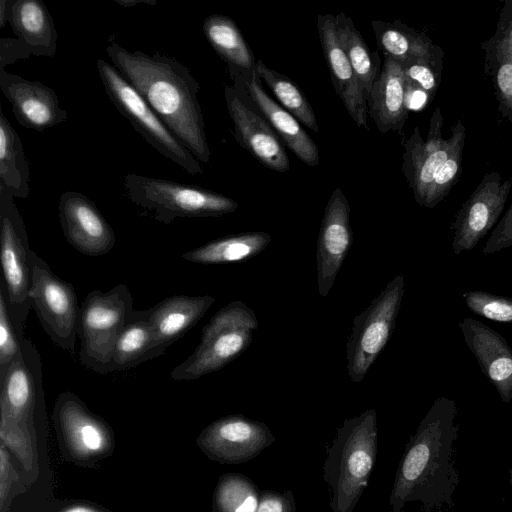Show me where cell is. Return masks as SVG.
I'll use <instances>...</instances> for the list:
<instances>
[{"mask_svg":"<svg viewBox=\"0 0 512 512\" xmlns=\"http://www.w3.org/2000/svg\"><path fill=\"white\" fill-rule=\"evenodd\" d=\"M457 415L453 399L442 396L433 402L406 445L389 497L390 512H403L413 502L424 512H448L454 506Z\"/></svg>","mask_w":512,"mask_h":512,"instance_id":"cell-1","label":"cell"},{"mask_svg":"<svg viewBox=\"0 0 512 512\" xmlns=\"http://www.w3.org/2000/svg\"><path fill=\"white\" fill-rule=\"evenodd\" d=\"M112 65L199 162L211 152L198 100L199 85L188 68L169 56L128 51L112 42L106 47Z\"/></svg>","mask_w":512,"mask_h":512,"instance_id":"cell-2","label":"cell"},{"mask_svg":"<svg viewBox=\"0 0 512 512\" xmlns=\"http://www.w3.org/2000/svg\"><path fill=\"white\" fill-rule=\"evenodd\" d=\"M377 415L368 409L346 419L327 449L323 479L332 512H353L367 487L377 455Z\"/></svg>","mask_w":512,"mask_h":512,"instance_id":"cell-3","label":"cell"},{"mask_svg":"<svg viewBox=\"0 0 512 512\" xmlns=\"http://www.w3.org/2000/svg\"><path fill=\"white\" fill-rule=\"evenodd\" d=\"M258 326L251 308L239 300L230 302L205 325L198 346L171 371V377L196 380L222 369L248 348Z\"/></svg>","mask_w":512,"mask_h":512,"instance_id":"cell-4","label":"cell"},{"mask_svg":"<svg viewBox=\"0 0 512 512\" xmlns=\"http://www.w3.org/2000/svg\"><path fill=\"white\" fill-rule=\"evenodd\" d=\"M123 186L132 203L165 224L176 218L219 217L238 208L236 201L220 193L134 173L124 176Z\"/></svg>","mask_w":512,"mask_h":512,"instance_id":"cell-5","label":"cell"},{"mask_svg":"<svg viewBox=\"0 0 512 512\" xmlns=\"http://www.w3.org/2000/svg\"><path fill=\"white\" fill-rule=\"evenodd\" d=\"M134 309L126 284L87 294L80 307L78 328L79 361L84 367L98 374L110 373L116 341Z\"/></svg>","mask_w":512,"mask_h":512,"instance_id":"cell-6","label":"cell"},{"mask_svg":"<svg viewBox=\"0 0 512 512\" xmlns=\"http://www.w3.org/2000/svg\"><path fill=\"white\" fill-rule=\"evenodd\" d=\"M97 69L108 98L141 137L190 175H202L200 162L125 77L102 59L97 60Z\"/></svg>","mask_w":512,"mask_h":512,"instance_id":"cell-7","label":"cell"},{"mask_svg":"<svg viewBox=\"0 0 512 512\" xmlns=\"http://www.w3.org/2000/svg\"><path fill=\"white\" fill-rule=\"evenodd\" d=\"M442 126L443 117L437 107L431 116L426 140L415 127L404 144L402 171L415 201L426 208H434L439 203L438 188L444 168L459 137L466 132L464 124L458 120L450 137L444 139Z\"/></svg>","mask_w":512,"mask_h":512,"instance_id":"cell-8","label":"cell"},{"mask_svg":"<svg viewBox=\"0 0 512 512\" xmlns=\"http://www.w3.org/2000/svg\"><path fill=\"white\" fill-rule=\"evenodd\" d=\"M28 235L14 196L0 186V259L12 320L24 333L30 299L31 270Z\"/></svg>","mask_w":512,"mask_h":512,"instance_id":"cell-9","label":"cell"},{"mask_svg":"<svg viewBox=\"0 0 512 512\" xmlns=\"http://www.w3.org/2000/svg\"><path fill=\"white\" fill-rule=\"evenodd\" d=\"M404 277L395 276L370 305L355 316L346 345L348 376L361 382L394 330L404 295Z\"/></svg>","mask_w":512,"mask_h":512,"instance_id":"cell-10","label":"cell"},{"mask_svg":"<svg viewBox=\"0 0 512 512\" xmlns=\"http://www.w3.org/2000/svg\"><path fill=\"white\" fill-rule=\"evenodd\" d=\"M30 299L39 322L52 342L74 354L80 307L73 285L56 275L34 252H29Z\"/></svg>","mask_w":512,"mask_h":512,"instance_id":"cell-11","label":"cell"},{"mask_svg":"<svg viewBox=\"0 0 512 512\" xmlns=\"http://www.w3.org/2000/svg\"><path fill=\"white\" fill-rule=\"evenodd\" d=\"M53 421L63 455L78 465L90 466L107 457L114 447L111 427L69 391L59 394Z\"/></svg>","mask_w":512,"mask_h":512,"instance_id":"cell-12","label":"cell"},{"mask_svg":"<svg viewBox=\"0 0 512 512\" xmlns=\"http://www.w3.org/2000/svg\"><path fill=\"white\" fill-rule=\"evenodd\" d=\"M43 409L41 356L33 342L25 338L0 377L1 424L35 429L37 413Z\"/></svg>","mask_w":512,"mask_h":512,"instance_id":"cell-13","label":"cell"},{"mask_svg":"<svg viewBox=\"0 0 512 512\" xmlns=\"http://www.w3.org/2000/svg\"><path fill=\"white\" fill-rule=\"evenodd\" d=\"M276 441L269 427L243 415L215 420L197 437V444L211 460L222 464H241L255 458Z\"/></svg>","mask_w":512,"mask_h":512,"instance_id":"cell-14","label":"cell"},{"mask_svg":"<svg viewBox=\"0 0 512 512\" xmlns=\"http://www.w3.org/2000/svg\"><path fill=\"white\" fill-rule=\"evenodd\" d=\"M512 178L502 181L498 172L487 173L463 203L452 224L453 253L470 251L497 223L504 211Z\"/></svg>","mask_w":512,"mask_h":512,"instance_id":"cell-15","label":"cell"},{"mask_svg":"<svg viewBox=\"0 0 512 512\" xmlns=\"http://www.w3.org/2000/svg\"><path fill=\"white\" fill-rule=\"evenodd\" d=\"M58 215L64 237L78 252L98 257L114 247L116 237L113 228L84 194L64 192L59 199Z\"/></svg>","mask_w":512,"mask_h":512,"instance_id":"cell-16","label":"cell"},{"mask_svg":"<svg viewBox=\"0 0 512 512\" xmlns=\"http://www.w3.org/2000/svg\"><path fill=\"white\" fill-rule=\"evenodd\" d=\"M224 97L239 145L265 167L278 172L289 170L285 147L266 118L251 109L234 87L226 86Z\"/></svg>","mask_w":512,"mask_h":512,"instance_id":"cell-17","label":"cell"},{"mask_svg":"<svg viewBox=\"0 0 512 512\" xmlns=\"http://www.w3.org/2000/svg\"><path fill=\"white\" fill-rule=\"evenodd\" d=\"M350 206L341 188H336L325 207L317 242V283L321 297L330 292L352 244Z\"/></svg>","mask_w":512,"mask_h":512,"instance_id":"cell-18","label":"cell"},{"mask_svg":"<svg viewBox=\"0 0 512 512\" xmlns=\"http://www.w3.org/2000/svg\"><path fill=\"white\" fill-rule=\"evenodd\" d=\"M0 89L24 127L43 132L68 118L55 91L37 80H28L0 69Z\"/></svg>","mask_w":512,"mask_h":512,"instance_id":"cell-19","label":"cell"},{"mask_svg":"<svg viewBox=\"0 0 512 512\" xmlns=\"http://www.w3.org/2000/svg\"><path fill=\"white\" fill-rule=\"evenodd\" d=\"M459 327L478 365L504 403L512 400V350L497 331L474 319L464 318Z\"/></svg>","mask_w":512,"mask_h":512,"instance_id":"cell-20","label":"cell"},{"mask_svg":"<svg viewBox=\"0 0 512 512\" xmlns=\"http://www.w3.org/2000/svg\"><path fill=\"white\" fill-rule=\"evenodd\" d=\"M317 28L337 94L355 124L368 129V106L365 94L339 42L335 15H318Z\"/></svg>","mask_w":512,"mask_h":512,"instance_id":"cell-21","label":"cell"},{"mask_svg":"<svg viewBox=\"0 0 512 512\" xmlns=\"http://www.w3.org/2000/svg\"><path fill=\"white\" fill-rule=\"evenodd\" d=\"M215 300L210 295H174L150 308L153 331L150 360L162 356L170 345L195 326Z\"/></svg>","mask_w":512,"mask_h":512,"instance_id":"cell-22","label":"cell"},{"mask_svg":"<svg viewBox=\"0 0 512 512\" xmlns=\"http://www.w3.org/2000/svg\"><path fill=\"white\" fill-rule=\"evenodd\" d=\"M230 71L237 74L260 113L288 148L305 164L316 166L319 162V150L316 143L301 127L298 120L264 91L256 71Z\"/></svg>","mask_w":512,"mask_h":512,"instance_id":"cell-23","label":"cell"},{"mask_svg":"<svg viewBox=\"0 0 512 512\" xmlns=\"http://www.w3.org/2000/svg\"><path fill=\"white\" fill-rule=\"evenodd\" d=\"M405 83L401 64L385 57L382 70L366 99L368 115L381 133L402 130L408 118Z\"/></svg>","mask_w":512,"mask_h":512,"instance_id":"cell-24","label":"cell"},{"mask_svg":"<svg viewBox=\"0 0 512 512\" xmlns=\"http://www.w3.org/2000/svg\"><path fill=\"white\" fill-rule=\"evenodd\" d=\"M8 23L32 56H54L58 34L49 10L41 0H10Z\"/></svg>","mask_w":512,"mask_h":512,"instance_id":"cell-25","label":"cell"},{"mask_svg":"<svg viewBox=\"0 0 512 512\" xmlns=\"http://www.w3.org/2000/svg\"><path fill=\"white\" fill-rule=\"evenodd\" d=\"M377 45L385 57L402 64L415 59L442 62V51L423 33L395 21H373Z\"/></svg>","mask_w":512,"mask_h":512,"instance_id":"cell-26","label":"cell"},{"mask_svg":"<svg viewBox=\"0 0 512 512\" xmlns=\"http://www.w3.org/2000/svg\"><path fill=\"white\" fill-rule=\"evenodd\" d=\"M270 241L271 235L266 232L240 233L205 243L184 252L181 258L204 265L245 262L262 252Z\"/></svg>","mask_w":512,"mask_h":512,"instance_id":"cell-27","label":"cell"},{"mask_svg":"<svg viewBox=\"0 0 512 512\" xmlns=\"http://www.w3.org/2000/svg\"><path fill=\"white\" fill-rule=\"evenodd\" d=\"M203 33L230 70L254 71L256 61L237 24L228 16L213 14L203 22Z\"/></svg>","mask_w":512,"mask_h":512,"instance_id":"cell-28","label":"cell"},{"mask_svg":"<svg viewBox=\"0 0 512 512\" xmlns=\"http://www.w3.org/2000/svg\"><path fill=\"white\" fill-rule=\"evenodd\" d=\"M30 171L22 141L0 108V186L14 198L25 199L30 192Z\"/></svg>","mask_w":512,"mask_h":512,"instance_id":"cell-29","label":"cell"},{"mask_svg":"<svg viewBox=\"0 0 512 512\" xmlns=\"http://www.w3.org/2000/svg\"><path fill=\"white\" fill-rule=\"evenodd\" d=\"M152 344L150 309H134L116 341L110 373L129 369L150 360Z\"/></svg>","mask_w":512,"mask_h":512,"instance_id":"cell-30","label":"cell"},{"mask_svg":"<svg viewBox=\"0 0 512 512\" xmlns=\"http://www.w3.org/2000/svg\"><path fill=\"white\" fill-rule=\"evenodd\" d=\"M335 22L339 42L367 99L378 76L373 57L349 16L340 13L335 16Z\"/></svg>","mask_w":512,"mask_h":512,"instance_id":"cell-31","label":"cell"},{"mask_svg":"<svg viewBox=\"0 0 512 512\" xmlns=\"http://www.w3.org/2000/svg\"><path fill=\"white\" fill-rule=\"evenodd\" d=\"M255 71L268 85L281 105L298 121L313 131H318L316 115L303 92L287 76L266 66L262 60L256 63Z\"/></svg>","mask_w":512,"mask_h":512,"instance_id":"cell-32","label":"cell"},{"mask_svg":"<svg viewBox=\"0 0 512 512\" xmlns=\"http://www.w3.org/2000/svg\"><path fill=\"white\" fill-rule=\"evenodd\" d=\"M261 491L248 477L228 473L219 478L213 512H257Z\"/></svg>","mask_w":512,"mask_h":512,"instance_id":"cell-33","label":"cell"},{"mask_svg":"<svg viewBox=\"0 0 512 512\" xmlns=\"http://www.w3.org/2000/svg\"><path fill=\"white\" fill-rule=\"evenodd\" d=\"M485 49L500 110L503 116L512 122V59L488 44Z\"/></svg>","mask_w":512,"mask_h":512,"instance_id":"cell-34","label":"cell"},{"mask_svg":"<svg viewBox=\"0 0 512 512\" xmlns=\"http://www.w3.org/2000/svg\"><path fill=\"white\" fill-rule=\"evenodd\" d=\"M25 339L14 324L7 301L6 290L0 282V377L5 373L11 362L20 351Z\"/></svg>","mask_w":512,"mask_h":512,"instance_id":"cell-35","label":"cell"},{"mask_svg":"<svg viewBox=\"0 0 512 512\" xmlns=\"http://www.w3.org/2000/svg\"><path fill=\"white\" fill-rule=\"evenodd\" d=\"M468 309L483 318L512 323V298L484 291H469L463 294Z\"/></svg>","mask_w":512,"mask_h":512,"instance_id":"cell-36","label":"cell"},{"mask_svg":"<svg viewBox=\"0 0 512 512\" xmlns=\"http://www.w3.org/2000/svg\"><path fill=\"white\" fill-rule=\"evenodd\" d=\"M401 66L406 79L419 86L432 100L440 83L442 62L415 59Z\"/></svg>","mask_w":512,"mask_h":512,"instance_id":"cell-37","label":"cell"},{"mask_svg":"<svg viewBox=\"0 0 512 512\" xmlns=\"http://www.w3.org/2000/svg\"><path fill=\"white\" fill-rule=\"evenodd\" d=\"M512 246V203L488 238L482 252L493 254Z\"/></svg>","mask_w":512,"mask_h":512,"instance_id":"cell-38","label":"cell"},{"mask_svg":"<svg viewBox=\"0 0 512 512\" xmlns=\"http://www.w3.org/2000/svg\"><path fill=\"white\" fill-rule=\"evenodd\" d=\"M257 512H296L293 492L262 490Z\"/></svg>","mask_w":512,"mask_h":512,"instance_id":"cell-39","label":"cell"},{"mask_svg":"<svg viewBox=\"0 0 512 512\" xmlns=\"http://www.w3.org/2000/svg\"><path fill=\"white\" fill-rule=\"evenodd\" d=\"M487 44L505 53L512 59V11L502 10L497 32Z\"/></svg>","mask_w":512,"mask_h":512,"instance_id":"cell-40","label":"cell"},{"mask_svg":"<svg viewBox=\"0 0 512 512\" xmlns=\"http://www.w3.org/2000/svg\"><path fill=\"white\" fill-rule=\"evenodd\" d=\"M31 55L26 45L18 38L0 39V69H5L17 60L27 59Z\"/></svg>","mask_w":512,"mask_h":512,"instance_id":"cell-41","label":"cell"},{"mask_svg":"<svg viewBox=\"0 0 512 512\" xmlns=\"http://www.w3.org/2000/svg\"><path fill=\"white\" fill-rule=\"evenodd\" d=\"M405 99L408 110H419L431 101L425 91L407 79L405 83Z\"/></svg>","mask_w":512,"mask_h":512,"instance_id":"cell-42","label":"cell"},{"mask_svg":"<svg viewBox=\"0 0 512 512\" xmlns=\"http://www.w3.org/2000/svg\"><path fill=\"white\" fill-rule=\"evenodd\" d=\"M58 512H110L98 505L87 503V502H77L66 505Z\"/></svg>","mask_w":512,"mask_h":512,"instance_id":"cell-43","label":"cell"},{"mask_svg":"<svg viewBox=\"0 0 512 512\" xmlns=\"http://www.w3.org/2000/svg\"><path fill=\"white\" fill-rule=\"evenodd\" d=\"M117 4L121 5L124 8H131L141 4L147 5H155L157 3L156 0H113Z\"/></svg>","mask_w":512,"mask_h":512,"instance_id":"cell-44","label":"cell"},{"mask_svg":"<svg viewBox=\"0 0 512 512\" xmlns=\"http://www.w3.org/2000/svg\"><path fill=\"white\" fill-rule=\"evenodd\" d=\"M10 0L0 1V27H4L9 18Z\"/></svg>","mask_w":512,"mask_h":512,"instance_id":"cell-45","label":"cell"},{"mask_svg":"<svg viewBox=\"0 0 512 512\" xmlns=\"http://www.w3.org/2000/svg\"><path fill=\"white\" fill-rule=\"evenodd\" d=\"M509 483L512 486V466H511V468L509 470Z\"/></svg>","mask_w":512,"mask_h":512,"instance_id":"cell-46","label":"cell"}]
</instances>
